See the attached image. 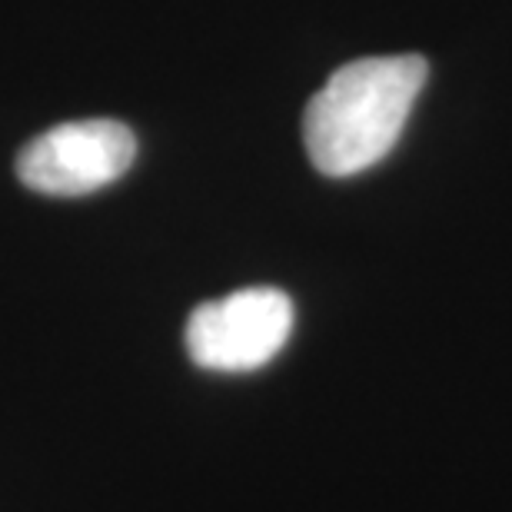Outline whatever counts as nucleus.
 Here are the masks:
<instances>
[{
	"label": "nucleus",
	"instance_id": "nucleus-1",
	"mask_svg": "<svg viewBox=\"0 0 512 512\" xmlns=\"http://www.w3.org/2000/svg\"><path fill=\"white\" fill-rule=\"evenodd\" d=\"M426 74L419 54L363 57L336 70L303 114L313 167L336 180L376 167L396 147Z\"/></svg>",
	"mask_w": 512,
	"mask_h": 512
},
{
	"label": "nucleus",
	"instance_id": "nucleus-2",
	"mask_svg": "<svg viewBox=\"0 0 512 512\" xmlns=\"http://www.w3.org/2000/svg\"><path fill=\"white\" fill-rule=\"evenodd\" d=\"M293 333V303L273 286H250L200 303L187 320V353L200 370L253 373L280 356Z\"/></svg>",
	"mask_w": 512,
	"mask_h": 512
},
{
	"label": "nucleus",
	"instance_id": "nucleus-3",
	"mask_svg": "<svg viewBox=\"0 0 512 512\" xmlns=\"http://www.w3.org/2000/svg\"><path fill=\"white\" fill-rule=\"evenodd\" d=\"M137 157V137L120 120H74L34 137L17 153V177L47 197H84L120 180Z\"/></svg>",
	"mask_w": 512,
	"mask_h": 512
}]
</instances>
